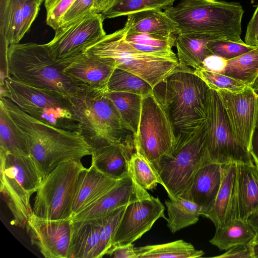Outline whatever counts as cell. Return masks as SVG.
<instances>
[{
  "instance_id": "cell-1",
  "label": "cell",
  "mask_w": 258,
  "mask_h": 258,
  "mask_svg": "<svg viewBox=\"0 0 258 258\" xmlns=\"http://www.w3.org/2000/svg\"><path fill=\"white\" fill-rule=\"evenodd\" d=\"M9 116L26 137L30 154L43 178L60 164L81 160L93 150L78 132L58 128L31 116L10 99L0 97Z\"/></svg>"
},
{
  "instance_id": "cell-2",
  "label": "cell",
  "mask_w": 258,
  "mask_h": 258,
  "mask_svg": "<svg viewBox=\"0 0 258 258\" xmlns=\"http://www.w3.org/2000/svg\"><path fill=\"white\" fill-rule=\"evenodd\" d=\"M107 91L78 87L68 96L79 132L92 150L116 143L135 152V135L126 126Z\"/></svg>"
},
{
  "instance_id": "cell-3",
  "label": "cell",
  "mask_w": 258,
  "mask_h": 258,
  "mask_svg": "<svg viewBox=\"0 0 258 258\" xmlns=\"http://www.w3.org/2000/svg\"><path fill=\"white\" fill-rule=\"evenodd\" d=\"M164 11L176 23L179 34H200L211 41L244 42L241 38L244 10L238 3L181 0Z\"/></svg>"
},
{
  "instance_id": "cell-4",
  "label": "cell",
  "mask_w": 258,
  "mask_h": 258,
  "mask_svg": "<svg viewBox=\"0 0 258 258\" xmlns=\"http://www.w3.org/2000/svg\"><path fill=\"white\" fill-rule=\"evenodd\" d=\"M5 72L25 84L69 96L76 85L63 72V66L51 56L45 44L32 42L8 45L1 40Z\"/></svg>"
},
{
  "instance_id": "cell-5",
  "label": "cell",
  "mask_w": 258,
  "mask_h": 258,
  "mask_svg": "<svg viewBox=\"0 0 258 258\" xmlns=\"http://www.w3.org/2000/svg\"><path fill=\"white\" fill-rule=\"evenodd\" d=\"M124 28L106 35L83 52L102 58L115 68L130 72L149 83L153 89L173 73L189 67L180 64L176 54L147 53L130 45Z\"/></svg>"
},
{
  "instance_id": "cell-6",
  "label": "cell",
  "mask_w": 258,
  "mask_h": 258,
  "mask_svg": "<svg viewBox=\"0 0 258 258\" xmlns=\"http://www.w3.org/2000/svg\"><path fill=\"white\" fill-rule=\"evenodd\" d=\"M154 89L165 108L175 131L189 130L207 119L210 90L189 68L177 71Z\"/></svg>"
},
{
  "instance_id": "cell-7",
  "label": "cell",
  "mask_w": 258,
  "mask_h": 258,
  "mask_svg": "<svg viewBox=\"0 0 258 258\" xmlns=\"http://www.w3.org/2000/svg\"><path fill=\"white\" fill-rule=\"evenodd\" d=\"M207 119L189 130L178 132L173 152L159 162L156 169L170 200L180 198L198 170L211 162L207 151Z\"/></svg>"
},
{
  "instance_id": "cell-8",
  "label": "cell",
  "mask_w": 258,
  "mask_h": 258,
  "mask_svg": "<svg viewBox=\"0 0 258 258\" xmlns=\"http://www.w3.org/2000/svg\"><path fill=\"white\" fill-rule=\"evenodd\" d=\"M0 171V191L13 216L11 223L24 228L32 214L30 198L42 182V173L30 155L2 152Z\"/></svg>"
},
{
  "instance_id": "cell-9",
  "label": "cell",
  "mask_w": 258,
  "mask_h": 258,
  "mask_svg": "<svg viewBox=\"0 0 258 258\" xmlns=\"http://www.w3.org/2000/svg\"><path fill=\"white\" fill-rule=\"evenodd\" d=\"M1 90L0 97L10 99L31 116L58 128L79 132L68 96L25 84L10 76L1 85Z\"/></svg>"
},
{
  "instance_id": "cell-10",
  "label": "cell",
  "mask_w": 258,
  "mask_h": 258,
  "mask_svg": "<svg viewBox=\"0 0 258 258\" xmlns=\"http://www.w3.org/2000/svg\"><path fill=\"white\" fill-rule=\"evenodd\" d=\"M86 169L81 160L67 161L54 169L36 191L32 214L47 220L71 219L78 179Z\"/></svg>"
},
{
  "instance_id": "cell-11",
  "label": "cell",
  "mask_w": 258,
  "mask_h": 258,
  "mask_svg": "<svg viewBox=\"0 0 258 258\" xmlns=\"http://www.w3.org/2000/svg\"><path fill=\"white\" fill-rule=\"evenodd\" d=\"M175 141L173 124L154 91L143 97L138 131L135 137L136 151L144 156L156 169L163 157L172 154Z\"/></svg>"
},
{
  "instance_id": "cell-12",
  "label": "cell",
  "mask_w": 258,
  "mask_h": 258,
  "mask_svg": "<svg viewBox=\"0 0 258 258\" xmlns=\"http://www.w3.org/2000/svg\"><path fill=\"white\" fill-rule=\"evenodd\" d=\"M207 121V151L211 162L220 164L254 163L250 152L236 138L218 94L212 89L209 94Z\"/></svg>"
},
{
  "instance_id": "cell-13",
  "label": "cell",
  "mask_w": 258,
  "mask_h": 258,
  "mask_svg": "<svg viewBox=\"0 0 258 258\" xmlns=\"http://www.w3.org/2000/svg\"><path fill=\"white\" fill-rule=\"evenodd\" d=\"M101 13H91L55 30L53 38L45 44L59 63L73 58L105 36Z\"/></svg>"
},
{
  "instance_id": "cell-14",
  "label": "cell",
  "mask_w": 258,
  "mask_h": 258,
  "mask_svg": "<svg viewBox=\"0 0 258 258\" xmlns=\"http://www.w3.org/2000/svg\"><path fill=\"white\" fill-rule=\"evenodd\" d=\"M216 91L234 134L242 146L249 151L258 111V86H247L238 93Z\"/></svg>"
},
{
  "instance_id": "cell-15",
  "label": "cell",
  "mask_w": 258,
  "mask_h": 258,
  "mask_svg": "<svg viewBox=\"0 0 258 258\" xmlns=\"http://www.w3.org/2000/svg\"><path fill=\"white\" fill-rule=\"evenodd\" d=\"M26 229L32 244L46 258H68L71 244L72 220H47L32 214Z\"/></svg>"
},
{
  "instance_id": "cell-16",
  "label": "cell",
  "mask_w": 258,
  "mask_h": 258,
  "mask_svg": "<svg viewBox=\"0 0 258 258\" xmlns=\"http://www.w3.org/2000/svg\"><path fill=\"white\" fill-rule=\"evenodd\" d=\"M165 207L153 196L126 205L112 241V246L133 243L150 230L160 218L166 220Z\"/></svg>"
},
{
  "instance_id": "cell-17",
  "label": "cell",
  "mask_w": 258,
  "mask_h": 258,
  "mask_svg": "<svg viewBox=\"0 0 258 258\" xmlns=\"http://www.w3.org/2000/svg\"><path fill=\"white\" fill-rule=\"evenodd\" d=\"M151 196L129 174L87 207L74 215L72 221L101 218L115 209Z\"/></svg>"
},
{
  "instance_id": "cell-18",
  "label": "cell",
  "mask_w": 258,
  "mask_h": 258,
  "mask_svg": "<svg viewBox=\"0 0 258 258\" xmlns=\"http://www.w3.org/2000/svg\"><path fill=\"white\" fill-rule=\"evenodd\" d=\"M61 64L64 74L78 87L100 90H107L115 68L106 60L85 52Z\"/></svg>"
},
{
  "instance_id": "cell-19",
  "label": "cell",
  "mask_w": 258,
  "mask_h": 258,
  "mask_svg": "<svg viewBox=\"0 0 258 258\" xmlns=\"http://www.w3.org/2000/svg\"><path fill=\"white\" fill-rule=\"evenodd\" d=\"M222 164L210 162L197 171L191 182L180 198L201 207V215L205 217L212 209L223 179Z\"/></svg>"
},
{
  "instance_id": "cell-20",
  "label": "cell",
  "mask_w": 258,
  "mask_h": 258,
  "mask_svg": "<svg viewBox=\"0 0 258 258\" xmlns=\"http://www.w3.org/2000/svg\"><path fill=\"white\" fill-rule=\"evenodd\" d=\"M258 207V163H236L235 219L246 220Z\"/></svg>"
},
{
  "instance_id": "cell-21",
  "label": "cell",
  "mask_w": 258,
  "mask_h": 258,
  "mask_svg": "<svg viewBox=\"0 0 258 258\" xmlns=\"http://www.w3.org/2000/svg\"><path fill=\"white\" fill-rule=\"evenodd\" d=\"M120 179L108 177L91 165L82 171L77 184L72 217L112 188Z\"/></svg>"
},
{
  "instance_id": "cell-22",
  "label": "cell",
  "mask_w": 258,
  "mask_h": 258,
  "mask_svg": "<svg viewBox=\"0 0 258 258\" xmlns=\"http://www.w3.org/2000/svg\"><path fill=\"white\" fill-rule=\"evenodd\" d=\"M134 152L118 144L110 143L93 150L91 165L108 177L120 179L129 175L128 163Z\"/></svg>"
},
{
  "instance_id": "cell-23",
  "label": "cell",
  "mask_w": 258,
  "mask_h": 258,
  "mask_svg": "<svg viewBox=\"0 0 258 258\" xmlns=\"http://www.w3.org/2000/svg\"><path fill=\"white\" fill-rule=\"evenodd\" d=\"M223 176L214 205L206 217L216 228L224 226L235 219L234 204L236 163L222 164Z\"/></svg>"
},
{
  "instance_id": "cell-24",
  "label": "cell",
  "mask_w": 258,
  "mask_h": 258,
  "mask_svg": "<svg viewBox=\"0 0 258 258\" xmlns=\"http://www.w3.org/2000/svg\"><path fill=\"white\" fill-rule=\"evenodd\" d=\"M103 224V217L72 221L68 258H95Z\"/></svg>"
},
{
  "instance_id": "cell-25",
  "label": "cell",
  "mask_w": 258,
  "mask_h": 258,
  "mask_svg": "<svg viewBox=\"0 0 258 258\" xmlns=\"http://www.w3.org/2000/svg\"><path fill=\"white\" fill-rule=\"evenodd\" d=\"M123 26L127 32L162 35H178L177 25L164 11L150 9L128 15Z\"/></svg>"
},
{
  "instance_id": "cell-26",
  "label": "cell",
  "mask_w": 258,
  "mask_h": 258,
  "mask_svg": "<svg viewBox=\"0 0 258 258\" xmlns=\"http://www.w3.org/2000/svg\"><path fill=\"white\" fill-rule=\"evenodd\" d=\"M211 40L200 34L180 33L177 35L175 46L180 64L194 69L200 68L204 59L213 54L208 47Z\"/></svg>"
},
{
  "instance_id": "cell-27",
  "label": "cell",
  "mask_w": 258,
  "mask_h": 258,
  "mask_svg": "<svg viewBox=\"0 0 258 258\" xmlns=\"http://www.w3.org/2000/svg\"><path fill=\"white\" fill-rule=\"evenodd\" d=\"M26 33L21 0H0L1 39L10 45L19 43Z\"/></svg>"
},
{
  "instance_id": "cell-28",
  "label": "cell",
  "mask_w": 258,
  "mask_h": 258,
  "mask_svg": "<svg viewBox=\"0 0 258 258\" xmlns=\"http://www.w3.org/2000/svg\"><path fill=\"white\" fill-rule=\"evenodd\" d=\"M256 232L246 220L235 219L226 225L216 228L210 242L220 250H227L240 244L253 242Z\"/></svg>"
},
{
  "instance_id": "cell-29",
  "label": "cell",
  "mask_w": 258,
  "mask_h": 258,
  "mask_svg": "<svg viewBox=\"0 0 258 258\" xmlns=\"http://www.w3.org/2000/svg\"><path fill=\"white\" fill-rule=\"evenodd\" d=\"M167 209V226L174 233L196 223L201 215V207L184 199L166 200Z\"/></svg>"
},
{
  "instance_id": "cell-30",
  "label": "cell",
  "mask_w": 258,
  "mask_h": 258,
  "mask_svg": "<svg viewBox=\"0 0 258 258\" xmlns=\"http://www.w3.org/2000/svg\"><path fill=\"white\" fill-rule=\"evenodd\" d=\"M124 28L125 40L135 49L142 52L157 54L173 52L176 35H162L156 34L127 32Z\"/></svg>"
},
{
  "instance_id": "cell-31",
  "label": "cell",
  "mask_w": 258,
  "mask_h": 258,
  "mask_svg": "<svg viewBox=\"0 0 258 258\" xmlns=\"http://www.w3.org/2000/svg\"><path fill=\"white\" fill-rule=\"evenodd\" d=\"M0 152L30 155L27 140L0 104Z\"/></svg>"
},
{
  "instance_id": "cell-32",
  "label": "cell",
  "mask_w": 258,
  "mask_h": 258,
  "mask_svg": "<svg viewBox=\"0 0 258 258\" xmlns=\"http://www.w3.org/2000/svg\"><path fill=\"white\" fill-rule=\"evenodd\" d=\"M106 95L113 102L127 128L135 137L140 121L143 97L127 92L108 90Z\"/></svg>"
},
{
  "instance_id": "cell-33",
  "label": "cell",
  "mask_w": 258,
  "mask_h": 258,
  "mask_svg": "<svg viewBox=\"0 0 258 258\" xmlns=\"http://www.w3.org/2000/svg\"><path fill=\"white\" fill-rule=\"evenodd\" d=\"M135 250L137 258H196L204 254L203 251L195 249L191 243L183 240L135 247Z\"/></svg>"
},
{
  "instance_id": "cell-34",
  "label": "cell",
  "mask_w": 258,
  "mask_h": 258,
  "mask_svg": "<svg viewBox=\"0 0 258 258\" xmlns=\"http://www.w3.org/2000/svg\"><path fill=\"white\" fill-rule=\"evenodd\" d=\"M223 74L243 82L248 86H258V47L227 60Z\"/></svg>"
},
{
  "instance_id": "cell-35",
  "label": "cell",
  "mask_w": 258,
  "mask_h": 258,
  "mask_svg": "<svg viewBox=\"0 0 258 258\" xmlns=\"http://www.w3.org/2000/svg\"><path fill=\"white\" fill-rule=\"evenodd\" d=\"M175 0H111L101 13L104 20L150 9L164 10L172 6Z\"/></svg>"
},
{
  "instance_id": "cell-36",
  "label": "cell",
  "mask_w": 258,
  "mask_h": 258,
  "mask_svg": "<svg viewBox=\"0 0 258 258\" xmlns=\"http://www.w3.org/2000/svg\"><path fill=\"white\" fill-rule=\"evenodd\" d=\"M107 90L127 92L144 97L153 93L154 89L149 83L138 76L115 68L109 79Z\"/></svg>"
},
{
  "instance_id": "cell-37",
  "label": "cell",
  "mask_w": 258,
  "mask_h": 258,
  "mask_svg": "<svg viewBox=\"0 0 258 258\" xmlns=\"http://www.w3.org/2000/svg\"><path fill=\"white\" fill-rule=\"evenodd\" d=\"M128 173L142 187L150 190L162 182L154 165L139 152H135L128 163Z\"/></svg>"
},
{
  "instance_id": "cell-38",
  "label": "cell",
  "mask_w": 258,
  "mask_h": 258,
  "mask_svg": "<svg viewBox=\"0 0 258 258\" xmlns=\"http://www.w3.org/2000/svg\"><path fill=\"white\" fill-rule=\"evenodd\" d=\"M194 73L202 79L210 89L216 91L223 90L238 93L244 91L248 86L241 81L201 68L194 69Z\"/></svg>"
},
{
  "instance_id": "cell-39",
  "label": "cell",
  "mask_w": 258,
  "mask_h": 258,
  "mask_svg": "<svg viewBox=\"0 0 258 258\" xmlns=\"http://www.w3.org/2000/svg\"><path fill=\"white\" fill-rule=\"evenodd\" d=\"M126 206L118 208L103 217V227L95 258L103 257L111 247L112 239Z\"/></svg>"
},
{
  "instance_id": "cell-40",
  "label": "cell",
  "mask_w": 258,
  "mask_h": 258,
  "mask_svg": "<svg viewBox=\"0 0 258 258\" xmlns=\"http://www.w3.org/2000/svg\"><path fill=\"white\" fill-rule=\"evenodd\" d=\"M208 46L213 54L227 60L238 57L256 47L248 45L245 42L241 43L221 40L211 41Z\"/></svg>"
},
{
  "instance_id": "cell-41",
  "label": "cell",
  "mask_w": 258,
  "mask_h": 258,
  "mask_svg": "<svg viewBox=\"0 0 258 258\" xmlns=\"http://www.w3.org/2000/svg\"><path fill=\"white\" fill-rule=\"evenodd\" d=\"M75 0H44L46 23L54 31L62 25L64 15Z\"/></svg>"
},
{
  "instance_id": "cell-42",
  "label": "cell",
  "mask_w": 258,
  "mask_h": 258,
  "mask_svg": "<svg viewBox=\"0 0 258 258\" xmlns=\"http://www.w3.org/2000/svg\"><path fill=\"white\" fill-rule=\"evenodd\" d=\"M95 0H75L64 15L62 25L92 13Z\"/></svg>"
},
{
  "instance_id": "cell-43",
  "label": "cell",
  "mask_w": 258,
  "mask_h": 258,
  "mask_svg": "<svg viewBox=\"0 0 258 258\" xmlns=\"http://www.w3.org/2000/svg\"><path fill=\"white\" fill-rule=\"evenodd\" d=\"M23 8L24 30L27 33L37 17L43 0H21Z\"/></svg>"
},
{
  "instance_id": "cell-44",
  "label": "cell",
  "mask_w": 258,
  "mask_h": 258,
  "mask_svg": "<svg viewBox=\"0 0 258 258\" xmlns=\"http://www.w3.org/2000/svg\"><path fill=\"white\" fill-rule=\"evenodd\" d=\"M253 242L233 246L224 253L214 256L218 258H252Z\"/></svg>"
},
{
  "instance_id": "cell-45",
  "label": "cell",
  "mask_w": 258,
  "mask_h": 258,
  "mask_svg": "<svg viewBox=\"0 0 258 258\" xmlns=\"http://www.w3.org/2000/svg\"><path fill=\"white\" fill-rule=\"evenodd\" d=\"M227 60L220 56L212 54L207 57L200 68L206 70L223 74Z\"/></svg>"
},
{
  "instance_id": "cell-46",
  "label": "cell",
  "mask_w": 258,
  "mask_h": 258,
  "mask_svg": "<svg viewBox=\"0 0 258 258\" xmlns=\"http://www.w3.org/2000/svg\"><path fill=\"white\" fill-rule=\"evenodd\" d=\"M106 254L114 258H137L133 243L112 246Z\"/></svg>"
},
{
  "instance_id": "cell-47",
  "label": "cell",
  "mask_w": 258,
  "mask_h": 258,
  "mask_svg": "<svg viewBox=\"0 0 258 258\" xmlns=\"http://www.w3.org/2000/svg\"><path fill=\"white\" fill-rule=\"evenodd\" d=\"M249 151L254 162L258 163V111L252 134Z\"/></svg>"
},
{
  "instance_id": "cell-48",
  "label": "cell",
  "mask_w": 258,
  "mask_h": 258,
  "mask_svg": "<svg viewBox=\"0 0 258 258\" xmlns=\"http://www.w3.org/2000/svg\"><path fill=\"white\" fill-rule=\"evenodd\" d=\"M258 26V5L250 20L246 31L244 39L248 38Z\"/></svg>"
},
{
  "instance_id": "cell-49",
  "label": "cell",
  "mask_w": 258,
  "mask_h": 258,
  "mask_svg": "<svg viewBox=\"0 0 258 258\" xmlns=\"http://www.w3.org/2000/svg\"><path fill=\"white\" fill-rule=\"evenodd\" d=\"M111 0H95L92 13H101L109 5Z\"/></svg>"
},
{
  "instance_id": "cell-50",
  "label": "cell",
  "mask_w": 258,
  "mask_h": 258,
  "mask_svg": "<svg viewBox=\"0 0 258 258\" xmlns=\"http://www.w3.org/2000/svg\"><path fill=\"white\" fill-rule=\"evenodd\" d=\"M246 221L258 232V207L248 216Z\"/></svg>"
},
{
  "instance_id": "cell-51",
  "label": "cell",
  "mask_w": 258,
  "mask_h": 258,
  "mask_svg": "<svg viewBox=\"0 0 258 258\" xmlns=\"http://www.w3.org/2000/svg\"><path fill=\"white\" fill-rule=\"evenodd\" d=\"M252 258H258V242H253Z\"/></svg>"
},
{
  "instance_id": "cell-52",
  "label": "cell",
  "mask_w": 258,
  "mask_h": 258,
  "mask_svg": "<svg viewBox=\"0 0 258 258\" xmlns=\"http://www.w3.org/2000/svg\"><path fill=\"white\" fill-rule=\"evenodd\" d=\"M253 242H258V232H256V234L253 241Z\"/></svg>"
}]
</instances>
